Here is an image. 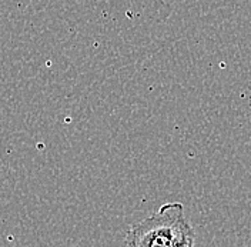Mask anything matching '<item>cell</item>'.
I'll list each match as a JSON object with an SVG mask.
<instances>
[{
  "label": "cell",
  "mask_w": 251,
  "mask_h": 247,
  "mask_svg": "<svg viewBox=\"0 0 251 247\" xmlns=\"http://www.w3.org/2000/svg\"><path fill=\"white\" fill-rule=\"evenodd\" d=\"M196 232L180 201L163 204L153 215L131 224L125 247H194Z\"/></svg>",
  "instance_id": "6da1fadb"
}]
</instances>
